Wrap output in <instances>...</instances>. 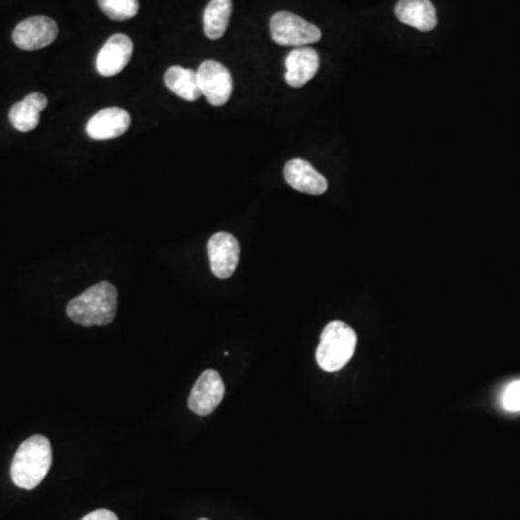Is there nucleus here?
I'll return each instance as SVG.
<instances>
[{
    "instance_id": "1",
    "label": "nucleus",
    "mask_w": 520,
    "mask_h": 520,
    "mask_svg": "<svg viewBox=\"0 0 520 520\" xmlns=\"http://www.w3.org/2000/svg\"><path fill=\"white\" fill-rule=\"evenodd\" d=\"M51 464V442L44 435H34L17 448L11 465L12 480L21 489H35L46 479Z\"/></svg>"
},
{
    "instance_id": "2",
    "label": "nucleus",
    "mask_w": 520,
    "mask_h": 520,
    "mask_svg": "<svg viewBox=\"0 0 520 520\" xmlns=\"http://www.w3.org/2000/svg\"><path fill=\"white\" fill-rule=\"evenodd\" d=\"M118 309V289L109 282H100L87 289L67 306V316L83 327L109 326Z\"/></svg>"
},
{
    "instance_id": "3",
    "label": "nucleus",
    "mask_w": 520,
    "mask_h": 520,
    "mask_svg": "<svg viewBox=\"0 0 520 520\" xmlns=\"http://www.w3.org/2000/svg\"><path fill=\"white\" fill-rule=\"evenodd\" d=\"M358 346V336L343 321H331L321 333L317 363L326 371H338L353 358Z\"/></svg>"
},
{
    "instance_id": "4",
    "label": "nucleus",
    "mask_w": 520,
    "mask_h": 520,
    "mask_svg": "<svg viewBox=\"0 0 520 520\" xmlns=\"http://www.w3.org/2000/svg\"><path fill=\"white\" fill-rule=\"evenodd\" d=\"M272 39L277 46L306 47L321 39V31L298 15L277 12L271 17Z\"/></svg>"
},
{
    "instance_id": "5",
    "label": "nucleus",
    "mask_w": 520,
    "mask_h": 520,
    "mask_svg": "<svg viewBox=\"0 0 520 520\" xmlns=\"http://www.w3.org/2000/svg\"><path fill=\"white\" fill-rule=\"evenodd\" d=\"M200 91L213 106H224L232 98L233 78L223 64L207 59L197 69Z\"/></svg>"
},
{
    "instance_id": "6",
    "label": "nucleus",
    "mask_w": 520,
    "mask_h": 520,
    "mask_svg": "<svg viewBox=\"0 0 520 520\" xmlns=\"http://www.w3.org/2000/svg\"><path fill=\"white\" fill-rule=\"evenodd\" d=\"M57 36H58L57 22L47 16H32L19 22L12 35L15 46L24 51L46 48L56 41Z\"/></svg>"
},
{
    "instance_id": "7",
    "label": "nucleus",
    "mask_w": 520,
    "mask_h": 520,
    "mask_svg": "<svg viewBox=\"0 0 520 520\" xmlns=\"http://www.w3.org/2000/svg\"><path fill=\"white\" fill-rule=\"evenodd\" d=\"M224 392V381L219 371L208 369L203 371V375L195 381L188 398V406L197 415H210L222 403Z\"/></svg>"
},
{
    "instance_id": "8",
    "label": "nucleus",
    "mask_w": 520,
    "mask_h": 520,
    "mask_svg": "<svg viewBox=\"0 0 520 520\" xmlns=\"http://www.w3.org/2000/svg\"><path fill=\"white\" fill-rule=\"evenodd\" d=\"M208 257L213 275L219 279H227L234 274L239 265V242L230 233H215L208 240Z\"/></svg>"
},
{
    "instance_id": "9",
    "label": "nucleus",
    "mask_w": 520,
    "mask_h": 520,
    "mask_svg": "<svg viewBox=\"0 0 520 520\" xmlns=\"http://www.w3.org/2000/svg\"><path fill=\"white\" fill-rule=\"evenodd\" d=\"M133 42L125 34H115L101 47L96 58L100 76L113 77L120 73L132 58Z\"/></svg>"
},
{
    "instance_id": "10",
    "label": "nucleus",
    "mask_w": 520,
    "mask_h": 520,
    "mask_svg": "<svg viewBox=\"0 0 520 520\" xmlns=\"http://www.w3.org/2000/svg\"><path fill=\"white\" fill-rule=\"evenodd\" d=\"M285 181L294 190L309 195H321L328 190L326 177L321 175L308 161L295 158L285 163Z\"/></svg>"
},
{
    "instance_id": "11",
    "label": "nucleus",
    "mask_w": 520,
    "mask_h": 520,
    "mask_svg": "<svg viewBox=\"0 0 520 520\" xmlns=\"http://www.w3.org/2000/svg\"><path fill=\"white\" fill-rule=\"evenodd\" d=\"M130 126V115L119 108H108L98 111L86 126L87 135L94 140L119 138Z\"/></svg>"
},
{
    "instance_id": "12",
    "label": "nucleus",
    "mask_w": 520,
    "mask_h": 520,
    "mask_svg": "<svg viewBox=\"0 0 520 520\" xmlns=\"http://www.w3.org/2000/svg\"><path fill=\"white\" fill-rule=\"evenodd\" d=\"M285 80L294 88L306 86L316 77L319 68V57L316 49L309 47H299L292 49L285 59Z\"/></svg>"
},
{
    "instance_id": "13",
    "label": "nucleus",
    "mask_w": 520,
    "mask_h": 520,
    "mask_svg": "<svg viewBox=\"0 0 520 520\" xmlns=\"http://www.w3.org/2000/svg\"><path fill=\"white\" fill-rule=\"evenodd\" d=\"M395 14L402 24L421 32H430L437 26V11L431 0H399Z\"/></svg>"
},
{
    "instance_id": "14",
    "label": "nucleus",
    "mask_w": 520,
    "mask_h": 520,
    "mask_svg": "<svg viewBox=\"0 0 520 520\" xmlns=\"http://www.w3.org/2000/svg\"><path fill=\"white\" fill-rule=\"evenodd\" d=\"M48 106V99L42 93H31L17 101L9 110V120L19 132H31L39 123L41 111Z\"/></svg>"
},
{
    "instance_id": "15",
    "label": "nucleus",
    "mask_w": 520,
    "mask_h": 520,
    "mask_svg": "<svg viewBox=\"0 0 520 520\" xmlns=\"http://www.w3.org/2000/svg\"><path fill=\"white\" fill-rule=\"evenodd\" d=\"M168 90L187 101H195L203 96L198 87L197 73L184 67H171L163 77Z\"/></svg>"
},
{
    "instance_id": "16",
    "label": "nucleus",
    "mask_w": 520,
    "mask_h": 520,
    "mask_svg": "<svg viewBox=\"0 0 520 520\" xmlns=\"http://www.w3.org/2000/svg\"><path fill=\"white\" fill-rule=\"evenodd\" d=\"M233 12L232 0H212L204 11V34L207 38L220 39L227 31Z\"/></svg>"
},
{
    "instance_id": "17",
    "label": "nucleus",
    "mask_w": 520,
    "mask_h": 520,
    "mask_svg": "<svg viewBox=\"0 0 520 520\" xmlns=\"http://www.w3.org/2000/svg\"><path fill=\"white\" fill-rule=\"evenodd\" d=\"M99 6L113 21H128L138 15L139 0H99Z\"/></svg>"
},
{
    "instance_id": "18",
    "label": "nucleus",
    "mask_w": 520,
    "mask_h": 520,
    "mask_svg": "<svg viewBox=\"0 0 520 520\" xmlns=\"http://www.w3.org/2000/svg\"><path fill=\"white\" fill-rule=\"evenodd\" d=\"M503 408L509 412H520V380L507 386L503 393Z\"/></svg>"
},
{
    "instance_id": "19",
    "label": "nucleus",
    "mask_w": 520,
    "mask_h": 520,
    "mask_svg": "<svg viewBox=\"0 0 520 520\" xmlns=\"http://www.w3.org/2000/svg\"><path fill=\"white\" fill-rule=\"evenodd\" d=\"M81 520H119L113 512L108 509L94 510L91 514L87 515Z\"/></svg>"
},
{
    "instance_id": "20",
    "label": "nucleus",
    "mask_w": 520,
    "mask_h": 520,
    "mask_svg": "<svg viewBox=\"0 0 520 520\" xmlns=\"http://www.w3.org/2000/svg\"><path fill=\"white\" fill-rule=\"evenodd\" d=\"M198 520H208V519H205V517H203V519H198Z\"/></svg>"
}]
</instances>
